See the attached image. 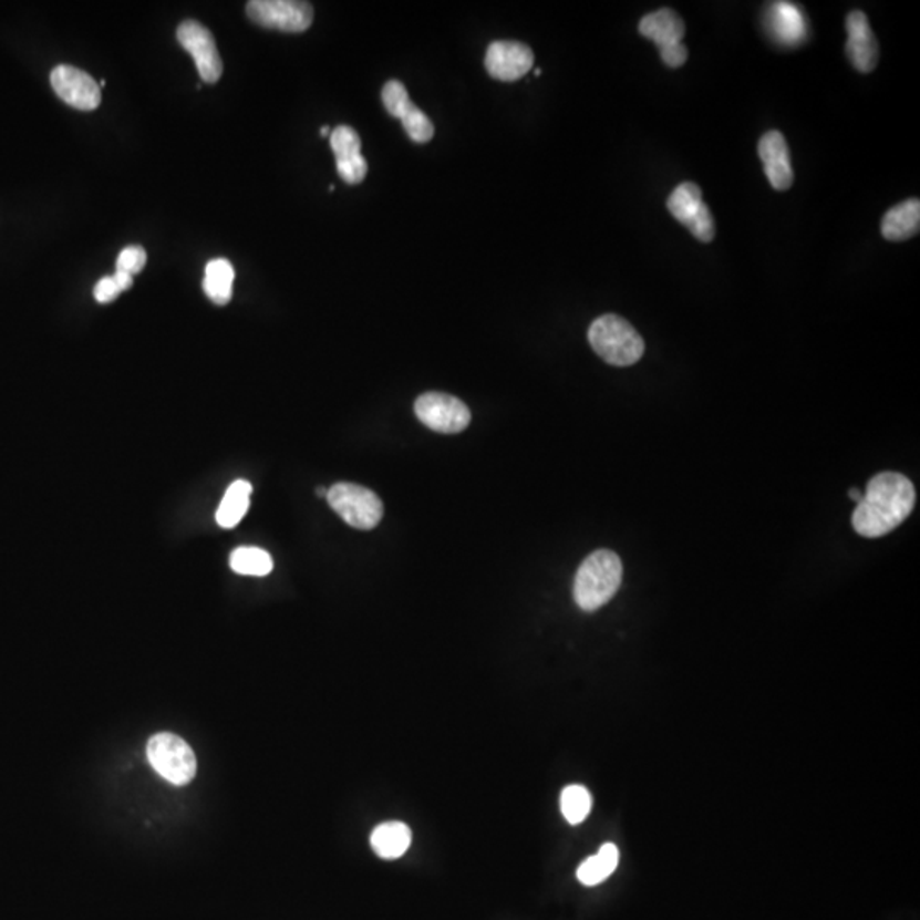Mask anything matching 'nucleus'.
Instances as JSON below:
<instances>
[{"instance_id":"f257e3e1","label":"nucleus","mask_w":920,"mask_h":920,"mask_svg":"<svg viewBox=\"0 0 920 920\" xmlns=\"http://www.w3.org/2000/svg\"><path fill=\"white\" fill-rule=\"evenodd\" d=\"M913 507L916 488L909 477L891 471L876 474L854 510V530L868 539L887 536L909 518Z\"/></svg>"},{"instance_id":"f03ea898","label":"nucleus","mask_w":920,"mask_h":920,"mask_svg":"<svg viewBox=\"0 0 920 920\" xmlns=\"http://www.w3.org/2000/svg\"><path fill=\"white\" fill-rule=\"evenodd\" d=\"M621 583V558L609 549L591 552L575 577V602L585 612H593L613 599Z\"/></svg>"},{"instance_id":"7ed1b4c3","label":"nucleus","mask_w":920,"mask_h":920,"mask_svg":"<svg viewBox=\"0 0 920 920\" xmlns=\"http://www.w3.org/2000/svg\"><path fill=\"white\" fill-rule=\"evenodd\" d=\"M588 341L609 365L631 366L644 355L643 338L621 316L606 314L591 322Z\"/></svg>"},{"instance_id":"20e7f679","label":"nucleus","mask_w":920,"mask_h":920,"mask_svg":"<svg viewBox=\"0 0 920 920\" xmlns=\"http://www.w3.org/2000/svg\"><path fill=\"white\" fill-rule=\"evenodd\" d=\"M325 499L353 529L372 530L384 517L382 499L365 486L338 483L328 489Z\"/></svg>"},{"instance_id":"39448f33","label":"nucleus","mask_w":920,"mask_h":920,"mask_svg":"<svg viewBox=\"0 0 920 920\" xmlns=\"http://www.w3.org/2000/svg\"><path fill=\"white\" fill-rule=\"evenodd\" d=\"M147 758L152 767L174 786H186L196 774V757L192 747L174 733H157L147 743Z\"/></svg>"},{"instance_id":"423d86ee","label":"nucleus","mask_w":920,"mask_h":920,"mask_svg":"<svg viewBox=\"0 0 920 920\" xmlns=\"http://www.w3.org/2000/svg\"><path fill=\"white\" fill-rule=\"evenodd\" d=\"M640 33L659 46L666 68L679 69L688 62L689 50L682 43L685 24L673 9L663 8L644 15L640 21Z\"/></svg>"},{"instance_id":"0eeeda50","label":"nucleus","mask_w":920,"mask_h":920,"mask_svg":"<svg viewBox=\"0 0 920 920\" xmlns=\"http://www.w3.org/2000/svg\"><path fill=\"white\" fill-rule=\"evenodd\" d=\"M246 12L252 23L283 33H303L314 19V9L299 0H251Z\"/></svg>"},{"instance_id":"6e6552de","label":"nucleus","mask_w":920,"mask_h":920,"mask_svg":"<svg viewBox=\"0 0 920 920\" xmlns=\"http://www.w3.org/2000/svg\"><path fill=\"white\" fill-rule=\"evenodd\" d=\"M670 214L691 230L701 242H711L716 234L710 207L704 204L703 192L694 183H682L666 200Z\"/></svg>"},{"instance_id":"1a4fd4ad","label":"nucleus","mask_w":920,"mask_h":920,"mask_svg":"<svg viewBox=\"0 0 920 920\" xmlns=\"http://www.w3.org/2000/svg\"><path fill=\"white\" fill-rule=\"evenodd\" d=\"M414 413L433 432L461 433L469 426L471 411L463 401L444 392H426L414 403Z\"/></svg>"},{"instance_id":"9d476101","label":"nucleus","mask_w":920,"mask_h":920,"mask_svg":"<svg viewBox=\"0 0 920 920\" xmlns=\"http://www.w3.org/2000/svg\"><path fill=\"white\" fill-rule=\"evenodd\" d=\"M176 37H178L179 45L195 60L200 77L208 84H215L223 75L224 63L220 53H218L214 34L204 24L188 19V21H183L179 24Z\"/></svg>"},{"instance_id":"9b49d317","label":"nucleus","mask_w":920,"mask_h":920,"mask_svg":"<svg viewBox=\"0 0 920 920\" xmlns=\"http://www.w3.org/2000/svg\"><path fill=\"white\" fill-rule=\"evenodd\" d=\"M382 101L389 115L400 118L406 134L416 144H426L435 135V126L430 122L428 116L410 100L403 82L392 79L382 90Z\"/></svg>"},{"instance_id":"f8f14e48","label":"nucleus","mask_w":920,"mask_h":920,"mask_svg":"<svg viewBox=\"0 0 920 920\" xmlns=\"http://www.w3.org/2000/svg\"><path fill=\"white\" fill-rule=\"evenodd\" d=\"M50 82H52L56 96L63 103H68L69 106L75 107V110L93 112L100 106V84L81 69L72 68V65H59V68L53 69Z\"/></svg>"},{"instance_id":"ddd939ff","label":"nucleus","mask_w":920,"mask_h":920,"mask_svg":"<svg viewBox=\"0 0 920 920\" xmlns=\"http://www.w3.org/2000/svg\"><path fill=\"white\" fill-rule=\"evenodd\" d=\"M485 65L496 81L514 82L529 74L534 68V53L518 41H495L488 46Z\"/></svg>"},{"instance_id":"4468645a","label":"nucleus","mask_w":920,"mask_h":920,"mask_svg":"<svg viewBox=\"0 0 920 920\" xmlns=\"http://www.w3.org/2000/svg\"><path fill=\"white\" fill-rule=\"evenodd\" d=\"M331 148L337 157L340 178L348 185H359L365 179L369 164L362 156V141L352 126H338L331 132Z\"/></svg>"},{"instance_id":"2eb2a0df","label":"nucleus","mask_w":920,"mask_h":920,"mask_svg":"<svg viewBox=\"0 0 920 920\" xmlns=\"http://www.w3.org/2000/svg\"><path fill=\"white\" fill-rule=\"evenodd\" d=\"M847 45L846 52L849 55L854 68L862 74L875 71L880 60V46L876 41L875 33L869 27L865 12L854 11L847 18Z\"/></svg>"},{"instance_id":"dca6fc26","label":"nucleus","mask_w":920,"mask_h":920,"mask_svg":"<svg viewBox=\"0 0 920 920\" xmlns=\"http://www.w3.org/2000/svg\"><path fill=\"white\" fill-rule=\"evenodd\" d=\"M758 157L764 164L765 176L777 192H786L795 182L792 156L786 138L777 130H771L758 142Z\"/></svg>"},{"instance_id":"f3484780","label":"nucleus","mask_w":920,"mask_h":920,"mask_svg":"<svg viewBox=\"0 0 920 920\" xmlns=\"http://www.w3.org/2000/svg\"><path fill=\"white\" fill-rule=\"evenodd\" d=\"M767 24L777 43L783 46L802 45L808 31L805 12L789 2H774L767 15Z\"/></svg>"},{"instance_id":"a211bd4d","label":"nucleus","mask_w":920,"mask_h":920,"mask_svg":"<svg viewBox=\"0 0 920 920\" xmlns=\"http://www.w3.org/2000/svg\"><path fill=\"white\" fill-rule=\"evenodd\" d=\"M920 230V201L917 198L902 201L890 208L881 220V234L885 239L900 242L917 236Z\"/></svg>"},{"instance_id":"6ab92c4d","label":"nucleus","mask_w":920,"mask_h":920,"mask_svg":"<svg viewBox=\"0 0 920 920\" xmlns=\"http://www.w3.org/2000/svg\"><path fill=\"white\" fill-rule=\"evenodd\" d=\"M370 846L379 858H401L411 846L410 827L403 821H385L372 831Z\"/></svg>"},{"instance_id":"aec40b11","label":"nucleus","mask_w":920,"mask_h":920,"mask_svg":"<svg viewBox=\"0 0 920 920\" xmlns=\"http://www.w3.org/2000/svg\"><path fill=\"white\" fill-rule=\"evenodd\" d=\"M251 495L252 486L249 480H234L226 495H224L223 502H220L217 515H215L217 524L223 529H234L248 514Z\"/></svg>"},{"instance_id":"412c9836","label":"nucleus","mask_w":920,"mask_h":920,"mask_svg":"<svg viewBox=\"0 0 920 920\" xmlns=\"http://www.w3.org/2000/svg\"><path fill=\"white\" fill-rule=\"evenodd\" d=\"M234 273L229 259H211L205 270L204 290L208 299L217 306H227L232 299Z\"/></svg>"},{"instance_id":"4be33fe9","label":"nucleus","mask_w":920,"mask_h":920,"mask_svg":"<svg viewBox=\"0 0 920 920\" xmlns=\"http://www.w3.org/2000/svg\"><path fill=\"white\" fill-rule=\"evenodd\" d=\"M619 865V849L616 844H603L596 856H591L587 861L581 862L578 868L577 876L580 883L585 887H596L602 883L616 871Z\"/></svg>"},{"instance_id":"5701e85b","label":"nucleus","mask_w":920,"mask_h":920,"mask_svg":"<svg viewBox=\"0 0 920 920\" xmlns=\"http://www.w3.org/2000/svg\"><path fill=\"white\" fill-rule=\"evenodd\" d=\"M229 562L234 573L245 577H267L273 571V559L259 547H237Z\"/></svg>"},{"instance_id":"b1692460","label":"nucleus","mask_w":920,"mask_h":920,"mask_svg":"<svg viewBox=\"0 0 920 920\" xmlns=\"http://www.w3.org/2000/svg\"><path fill=\"white\" fill-rule=\"evenodd\" d=\"M591 809V796L587 787L573 784L562 789L561 812L566 821L571 825L581 824Z\"/></svg>"},{"instance_id":"393cba45","label":"nucleus","mask_w":920,"mask_h":920,"mask_svg":"<svg viewBox=\"0 0 920 920\" xmlns=\"http://www.w3.org/2000/svg\"><path fill=\"white\" fill-rule=\"evenodd\" d=\"M145 262H147V252L141 246H130L120 252L116 259V270L125 271V273L134 275L141 273L144 270Z\"/></svg>"},{"instance_id":"a878e982","label":"nucleus","mask_w":920,"mask_h":920,"mask_svg":"<svg viewBox=\"0 0 920 920\" xmlns=\"http://www.w3.org/2000/svg\"><path fill=\"white\" fill-rule=\"evenodd\" d=\"M120 293H122V290L118 289V285H116L113 277L101 278L94 287V299L100 303L113 302Z\"/></svg>"},{"instance_id":"bb28decb","label":"nucleus","mask_w":920,"mask_h":920,"mask_svg":"<svg viewBox=\"0 0 920 920\" xmlns=\"http://www.w3.org/2000/svg\"><path fill=\"white\" fill-rule=\"evenodd\" d=\"M113 278H115L116 285H118V289L122 290V292H125V290H128L130 287L134 285V277H132V275L125 273V271L116 270V273L113 275Z\"/></svg>"},{"instance_id":"cd10ccee","label":"nucleus","mask_w":920,"mask_h":920,"mask_svg":"<svg viewBox=\"0 0 920 920\" xmlns=\"http://www.w3.org/2000/svg\"><path fill=\"white\" fill-rule=\"evenodd\" d=\"M849 498H850V499H854V502H858V503H859V502H861V498H862V493H861V492H859V489L852 488V489H850V492H849Z\"/></svg>"},{"instance_id":"c85d7f7f","label":"nucleus","mask_w":920,"mask_h":920,"mask_svg":"<svg viewBox=\"0 0 920 920\" xmlns=\"http://www.w3.org/2000/svg\"><path fill=\"white\" fill-rule=\"evenodd\" d=\"M316 493H318V496H321V498H325V496H328V489L324 488H318L316 489Z\"/></svg>"},{"instance_id":"c756f323","label":"nucleus","mask_w":920,"mask_h":920,"mask_svg":"<svg viewBox=\"0 0 920 920\" xmlns=\"http://www.w3.org/2000/svg\"><path fill=\"white\" fill-rule=\"evenodd\" d=\"M321 135L322 137H328V135H330V128H328V126H322Z\"/></svg>"}]
</instances>
